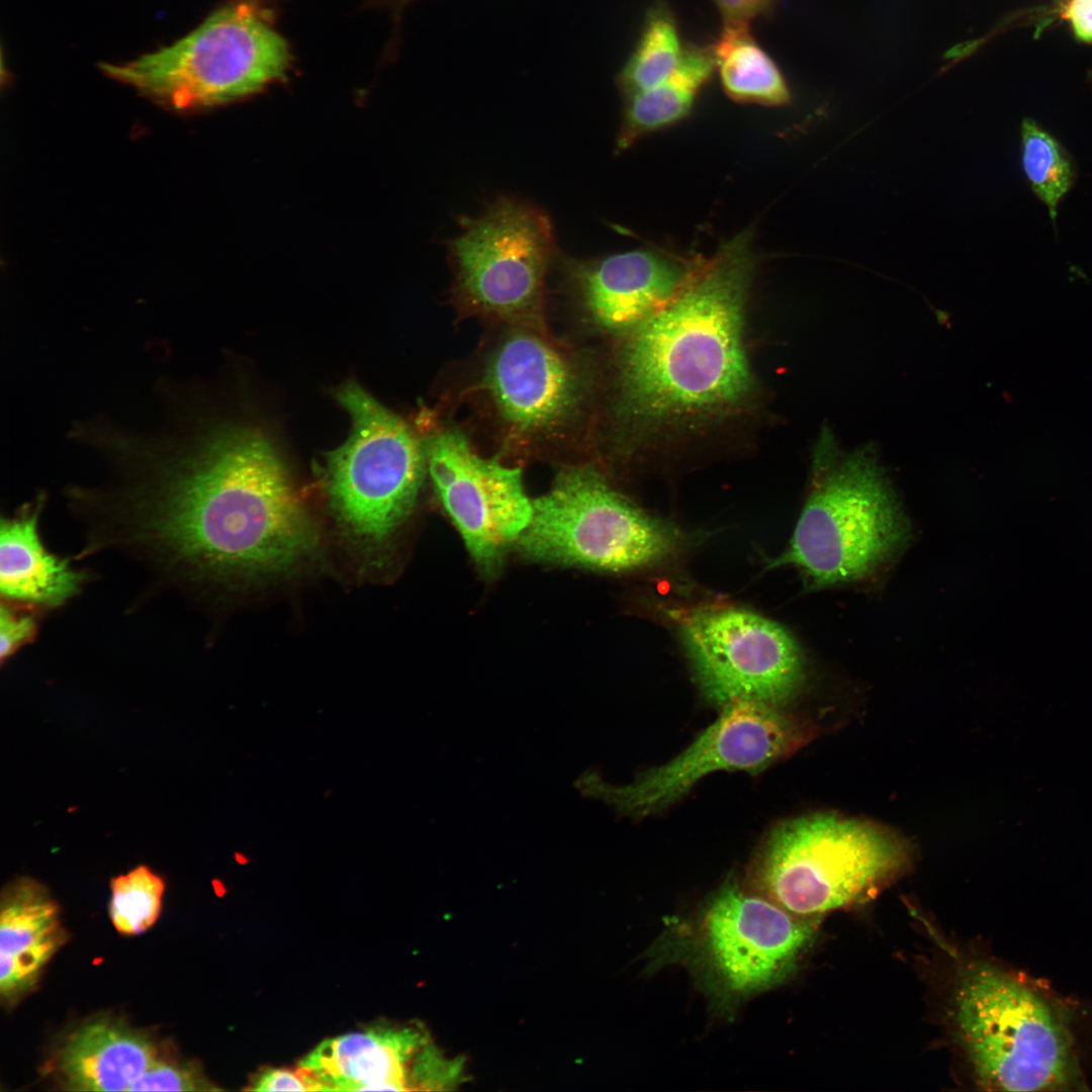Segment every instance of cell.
Returning a JSON list of instances; mask_svg holds the SVG:
<instances>
[{"label": "cell", "instance_id": "9a60e30c", "mask_svg": "<svg viewBox=\"0 0 1092 1092\" xmlns=\"http://www.w3.org/2000/svg\"><path fill=\"white\" fill-rule=\"evenodd\" d=\"M311 1090H443L452 1060L413 1027H375L329 1038L300 1063Z\"/></svg>", "mask_w": 1092, "mask_h": 1092}, {"label": "cell", "instance_id": "83f0119b", "mask_svg": "<svg viewBox=\"0 0 1092 1092\" xmlns=\"http://www.w3.org/2000/svg\"><path fill=\"white\" fill-rule=\"evenodd\" d=\"M725 22H748L768 14L776 0H713Z\"/></svg>", "mask_w": 1092, "mask_h": 1092}, {"label": "cell", "instance_id": "6da1fadb", "mask_svg": "<svg viewBox=\"0 0 1092 1092\" xmlns=\"http://www.w3.org/2000/svg\"><path fill=\"white\" fill-rule=\"evenodd\" d=\"M163 431L104 426L96 448L126 473L118 503L130 541L189 578L280 574L317 535L287 468L261 433L203 428L175 394Z\"/></svg>", "mask_w": 1092, "mask_h": 1092}, {"label": "cell", "instance_id": "ac0fdd59", "mask_svg": "<svg viewBox=\"0 0 1092 1092\" xmlns=\"http://www.w3.org/2000/svg\"><path fill=\"white\" fill-rule=\"evenodd\" d=\"M59 906L40 883L21 878L3 891L0 912V994L30 990L65 942Z\"/></svg>", "mask_w": 1092, "mask_h": 1092}, {"label": "cell", "instance_id": "4fadbf2b", "mask_svg": "<svg viewBox=\"0 0 1092 1092\" xmlns=\"http://www.w3.org/2000/svg\"><path fill=\"white\" fill-rule=\"evenodd\" d=\"M424 448L436 493L469 554L493 571L532 518L520 468L481 457L453 428L430 435Z\"/></svg>", "mask_w": 1092, "mask_h": 1092}, {"label": "cell", "instance_id": "5bb4252c", "mask_svg": "<svg viewBox=\"0 0 1092 1092\" xmlns=\"http://www.w3.org/2000/svg\"><path fill=\"white\" fill-rule=\"evenodd\" d=\"M483 386L504 423L526 437L561 432L585 399L581 372L546 340L529 332L508 337L493 352Z\"/></svg>", "mask_w": 1092, "mask_h": 1092}, {"label": "cell", "instance_id": "4316f807", "mask_svg": "<svg viewBox=\"0 0 1092 1092\" xmlns=\"http://www.w3.org/2000/svg\"><path fill=\"white\" fill-rule=\"evenodd\" d=\"M251 1090L256 1091H307L309 1084L301 1072L286 1069H267L253 1082Z\"/></svg>", "mask_w": 1092, "mask_h": 1092}, {"label": "cell", "instance_id": "ffe728a7", "mask_svg": "<svg viewBox=\"0 0 1092 1092\" xmlns=\"http://www.w3.org/2000/svg\"><path fill=\"white\" fill-rule=\"evenodd\" d=\"M715 71L712 46L685 44L676 67L663 82L625 97L617 148L624 150L686 117Z\"/></svg>", "mask_w": 1092, "mask_h": 1092}, {"label": "cell", "instance_id": "d4e9b609", "mask_svg": "<svg viewBox=\"0 0 1092 1092\" xmlns=\"http://www.w3.org/2000/svg\"><path fill=\"white\" fill-rule=\"evenodd\" d=\"M198 1070L184 1063L159 1059L149 1066L128 1091H202L212 1090Z\"/></svg>", "mask_w": 1092, "mask_h": 1092}, {"label": "cell", "instance_id": "277c9868", "mask_svg": "<svg viewBox=\"0 0 1092 1092\" xmlns=\"http://www.w3.org/2000/svg\"><path fill=\"white\" fill-rule=\"evenodd\" d=\"M289 43L263 0H229L168 47L101 69L177 111L217 106L284 80Z\"/></svg>", "mask_w": 1092, "mask_h": 1092}, {"label": "cell", "instance_id": "8992f818", "mask_svg": "<svg viewBox=\"0 0 1092 1092\" xmlns=\"http://www.w3.org/2000/svg\"><path fill=\"white\" fill-rule=\"evenodd\" d=\"M954 1023L978 1083L989 1090L1051 1091L1074 1085L1067 1028L1034 989L989 963L964 968Z\"/></svg>", "mask_w": 1092, "mask_h": 1092}, {"label": "cell", "instance_id": "52a82bcc", "mask_svg": "<svg viewBox=\"0 0 1092 1092\" xmlns=\"http://www.w3.org/2000/svg\"><path fill=\"white\" fill-rule=\"evenodd\" d=\"M532 507L517 542L535 560L626 572L663 562L682 542L672 524L639 509L590 466L564 469Z\"/></svg>", "mask_w": 1092, "mask_h": 1092}, {"label": "cell", "instance_id": "5b68a950", "mask_svg": "<svg viewBox=\"0 0 1092 1092\" xmlns=\"http://www.w3.org/2000/svg\"><path fill=\"white\" fill-rule=\"evenodd\" d=\"M903 840L872 823L816 814L777 826L753 861V892L809 918L864 900L901 872Z\"/></svg>", "mask_w": 1092, "mask_h": 1092}, {"label": "cell", "instance_id": "cb8c5ba5", "mask_svg": "<svg viewBox=\"0 0 1092 1092\" xmlns=\"http://www.w3.org/2000/svg\"><path fill=\"white\" fill-rule=\"evenodd\" d=\"M165 883L147 866H139L111 881L109 917L114 928L131 936L148 930L162 909Z\"/></svg>", "mask_w": 1092, "mask_h": 1092}, {"label": "cell", "instance_id": "3957f363", "mask_svg": "<svg viewBox=\"0 0 1092 1092\" xmlns=\"http://www.w3.org/2000/svg\"><path fill=\"white\" fill-rule=\"evenodd\" d=\"M909 535L908 520L874 452L842 453L825 434L789 546L768 565L798 568L812 588L849 583L878 571Z\"/></svg>", "mask_w": 1092, "mask_h": 1092}, {"label": "cell", "instance_id": "f546056e", "mask_svg": "<svg viewBox=\"0 0 1092 1092\" xmlns=\"http://www.w3.org/2000/svg\"><path fill=\"white\" fill-rule=\"evenodd\" d=\"M1067 1L1068 0H1053V2L1058 5L1059 8L1063 7L1067 3Z\"/></svg>", "mask_w": 1092, "mask_h": 1092}, {"label": "cell", "instance_id": "8fae6325", "mask_svg": "<svg viewBox=\"0 0 1092 1092\" xmlns=\"http://www.w3.org/2000/svg\"><path fill=\"white\" fill-rule=\"evenodd\" d=\"M682 647L703 694L725 706L748 701L780 708L804 681L802 651L779 623L736 607L696 611L680 624Z\"/></svg>", "mask_w": 1092, "mask_h": 1092}, {"label": "cell", "instance_id": "44dd1931", "mask_svg": "<svg viewBox=\"0 0 1092 1092\" xmlns=\"http://www.w3.org/2000/svg\"><path fill=\"white\" fill-rule=\"evenodd\" d=\"M712 48L722 88L729 98L764 106L790 102V90L781 70L755 40L747 22H725Z\"/></svg>", "mask_w": 1092, "mask_h": 1092}, {"label": "cell", "instance_id": "7402d4cb", "mask_svg": "<svg viewBox=\"0 0 1092 1092\" xmlns=\"http://www.w3.org/2000/svg\"><path fill=\"white\" fill-rule=\"evenodd\" d=\"M684 49L672 9L665 1L655 0L646 12L639 39L618 76L624 96L663 82L676 67Z\"/></svg>", "mask_w": 1092, "mask_h": 1092}, {"label": "cell", "instance_id": "e0dca14e", "mask_svg": "<svg viewBox=\"0 0 1092 1092\" xmlns=\"http://www.w3.org/2000/svg\"><path fill=\"white\" fill-rule=\"evenodd\" d=\"M158 1058L154 1042L119 1020L92 1019L61 1043L52 1069L70 1091H128Z\"/></svg>", "mask_w": 1092, "mask_h": 1092}, {"label": "cell", "instance_id": "f1b7e54d", "mask_svg": "<svg viewBox=\"0 0 1092 1092\" xmlns=\"http://www.w3.org/2000/svg\"><path fill=\"white\" fill-rule=\"evenodd\" d=\"M1060 11L1077 39L1092 42V0H1068Z\"/></svg>", "mask_w": 1092, "mask_h": 1092}, {"label": "cell", "instance_id": "4dcf8cb0", "mask_svg": "<svg viewBox=\"0 0 1092 1092\" xmlns=\"http://www.w3.org/2000/svg\"><path fill=\"white\" fill-rule=\"evenodd\" d=\"M237 856H238V859L240 861H242V862H245L247 860V857L245 855H243V854H237Z\"/></svg>", "mask_w": 1092, "mask_h": 1092}, {"label": "cell", "instance_id": "603a6c76", "mask_svg": "<svg viewBox=\"0 0 1092 1092\" xmlns=\"http://www.w3.org/2000/svg\"><path fill=\"white\" fill-rule=\"evenodd\" d=\"M1021 144L1024 173L1055 220L1058 204L1074 180L1071 161L1057 140L1029 118L1021 124Z\"/></svg>", "mask_w": 1092, "mask_h": 1092}, {"label": "cell", "instance_id": "7c38bea8", "mask_svg": "<svg viewBox=\"0 0 1092 1092\" xmlns=\"http://www.w3.org/2000/svg\"><path fill=\"white\" fill-rule=\"evenodd\" d=\"M807 729L778 707L735 701L668 762L641 774L633 783L611 787L599 781L593 792L632 817L657 813L716 770L759 772L799 748Z\"/></svg>", "mask_w": 1092, "mask_h": 1092}, {"label": "cell", "instance_id": "2e32d148", "mask_svg": "<svg viewBox=\"0 0 1092 1092\" xmlns=\"http://www.w3.org/2000/svg\"><path fill=\"white\" fill-rule=\"evenodd\" d=\"M562 259L564 272L590 320L609 332L623 333L663 307L694 263L653 250L592 260Z\"/></svg>", "mask_w": 1092, "mask_h": 1092}, {"label": "cell", "instance_id": "ba28073f", "mask_svg": "<svg viewBox=\"0 0 1092 1092\" xmlns=\"http://www.w3.org/2000/svg\"><path fill=\"white\" fill-rule=\"evenodd\" d=\"M353 429L329 454L328 488L336 518L364 552L380 551L407 517L422 485L426 454L411 428L355 382L336 393Z\"/></svg>", "mask_w": 1092, "mask_h": 1092}, {"label": "cell", "instance_id": "d6986e66", "mask_svg": "<svg viewBox=\"0 0 1092 1092\" xmlns=\"http://www.w3.org/2000/svg\"><path fill=\"white\" fill-rule=\"evenodd\" d=\"M38 514L39 503L2 519L0 589L10 601L58 607L80 590L85 576L43 546Z\"/></svg>", "mask_w": 1092, "mask_h": 1092}, {"label": "cell", "instance_id": "7a4b0ae2", "mask_svg": "<svg viewBox=\"0 0 1092 1092\" xmlns=\"http://www.w3.org/2000/svg\"><path fill=\"white\" fill-rule=\"evenodd\" d=\"M754 267L748 236L694 261L673 297L627 333L622 414L657 425L727 412L752 390L743 315Z\"/></svg>", "mask_w": 1092, "mask_h": 1092}, {"label": "cell", "instance_id": "30bf717a", "mask_svg": "<svg viewBox=\"0 0 1092 1092\" xmlns=\"http://www.w3.org/2000/svg\"><path fill=\"white\" fill-rule=\"evenodd\" d=\"M813 930L809 918L730 882L686 926L677 947L711 989L736 999L785 979Z\"/></svg>", "mask_w": 1092, "mask_h": 1092}, {"label": "cell", "instance_id": "9c48e42d", "mask_svg": "<svg viewBox=\"0 0 1092 1092\" xmlns=\"http://www.w3.org/2000/svg\"><path fill=\"white\" fill-rule=\"evenodd\" d=\"M448 257L454 295L463 307L513 323L540 322L545 278L555 258L552 224L541 209L497 198L477 217L461 219Z\"/></svg>", "mask_w": 1092, "mask_h": 1092}, {"label": "cell", "instance_id": "484cf974", "mask_svg": "<svg viewBox=\"0 0 1092 1092\" xmlns=\"http://www.w3.org/2000/svg\"><path fill=\"white\" fill-rule=\"evenodd\" d=\"M36 631L32 615L2 606L0 613V657L2 663L30 641Z\"/></svg>", "mask_w": 1092, "mask_h": 1092}]
</instances>
